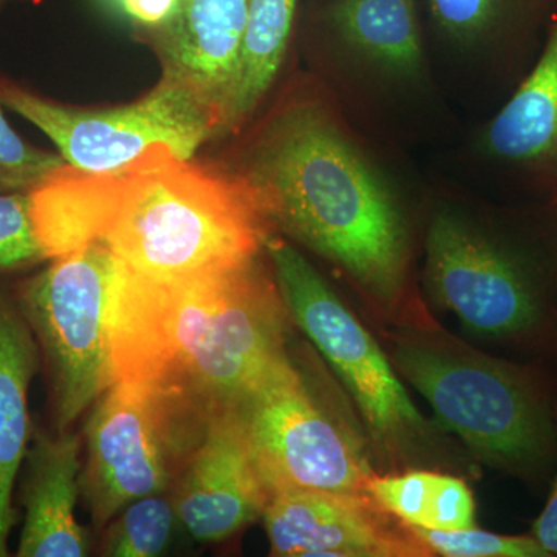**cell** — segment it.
I'll list each match as a JSON object with an SVG mask.
<instances>
[{
    "instance_id": "1",
    "label": "cell",
    "mask_w": 557,
    "mask_h": 557,
    "mask_svg": "<svg viewBox=\"0 0 557 557\" xmlns=\"http://www.w3.org/2000/svg\"><path fill=\"white\" fill-rule=\"evenodd\" d=\"M288 318L259 258L174 281L143 276L116 259L109 304L113 383L164 388L219 416L289 358Z\"/></svg>"
},
{
    "instance_id": "2",
    "label": "cell",
    "mask_w": 557,
    "mask_h": 557,
    "mask_svg": "<svg viewBox=\"0 0 557 557\" xmlns=\"http://www.w3.org/2000/svg\"><path fill=\"white\" fill-rule=\"evenodd\" d=\"M269 226L313 249L383 307L409 267L408 223L394 193L321 106L271 120L234 172Z\"/></svg>"
},
{
    "instance_id": "3",
    "label": "cell",
    "mask_w": 557,
    "mask_h": 557,
    "mask_svg": "<svg viewBox=\"0 0 557 557\" xmlns=\"http://www.w3.org/2000/svg\"><path fill=\"white\" fill-rule=\"evenodd\" d=\"M269 234L236 175L160 146L123 170L104 244L135 273L174 281L251 262Z\"/></svg>"
},
{
    "instance_id": "4",
    "label": "cell",
    "mask_w": 557,
    "mask_h": 557,
    "mask_svg": "<svg viewBox=\"0 0 557 557\" xmlns=\"http://www.w3.org/2000/svg\"><path fill=\"white\" fill-rule=\"evenodd\" d=\"M392 364L480 461L533 474L557 437L544 392L518 366L424 329L392 339Z\"/></svg>"
},
{
    "instance_id": "5",
    "label": "cell",
    "mask_w": 557,
    "mask_h": 557,
    "mask_svg": "<svg viewBox=\"0 0 557 557\" xmlns=\"http://www.w3.org/2000/svg\"><path fill=\"white\" fill-rule=\"evenodd\" d=\"M116 258L104 242L11 284L38 346L51 431H72L113 384L109 304Z\"/></svg>"
},
{
    "instance_id": "6",
    "label": "cell",
    "mask_w": 557,
    "mask_h": 557,
    "mask_svg": "<svg viewBox=\"0 0 557 557\" xmlns=\"http://www.w3.org/2000/svg\"><path fill=\"white\" fill-rule=\"evenodd\" d=\"M212 418L174 392L115 381L81 434V498L95 530L135 498L172 491Z\"/></svg>"
},
{
    "instance_id": "7",
    "label": "cell",
    "mask_w": 557,
    "mask_h": 557,
    "mask_svg": "<svg viewBox=\"0 0 557 557\" xmlns=\"http://www.w3.org/2000/svg\"><path fill=\"white\" fill-rule=\"evenodd\" d=\"M0 102L47 135L69 166L97 174L126 170L160 146L190 160L220 135L214 112L166 75L138 101L106 109L64 104L0 76Z\"/></svg>"
},
{
    "instance_id": "8",
    "label": "cell",
    "mask_w": 557,
    "mask_h": 557,
    "mask_svg": "<svg viewBox=\"0 0 557 557\" xmlns=\"http://www.w3.org/2000/svg\"><path fill=\"white\" fill-rule=\"evenodd\" d=\"M263 252L289 318L335 370L373 435L392 450L417 445L426 421L369 330L288 240L270 233Z\"/></svg>"
},
{
    "instance_id": "9",
    "label": "cell",
    "mask_w": 557,
    "mask_h": 557,
    "mask_svg": "<svg viewBox=\"0 0 557 557\" xmlns=\"http://www.w3.org/2000/svg\"><path fill=\"white\" fill-rule=\"evenodd\" d=\"M236 412L269 496L276 491H317L370 498L372 469L357 440L292 357L271 370Z\"/></svg>"
},
{
    "instance_id": "10",
    "label": "cell",
    "mask_w": 557,
    "mask_h": 557,
    "mask_svg": "<svg viewBox=\"0 0 557 557\" xmlns=\"http://www.w3.org/2000/svg\"><path fill=\"white\" fill-rule=\"evenodd\" d=\"M424 252L428 295L469 335L516 338L541 321V293L523 263L467 215L438 211Z\"/></svg>"
},
{
    "instance_id": "11",
    "label": "cell",
    "mask_w": 557,
    "mask_h": 557,
    "mask_svg": "<svg viewBox=\"0 0 557 557\" xmlns=\"http://www.w3.org/2000/svg\"><path fill=\"white\" fill-rule=\"evenodd\" d=\"M180 525L199 544H219L260 518L263 485L236 409L212 418L172 487Z\"/></svg>"
},
{
    "instance_id": "12",
    "label": "cell",
    "mask_w": 557,
    "mask_h": 557,
    "mask_svg": "<svg viewBox=\"0 0 557 557\" xmlns=\"http://www.w3.org/2000/svg\"><path fill=\"white\" fill-rule=\"evenodd\" d=\"M270 552L281 557H412L428 549L399 533L372 498L317 491H276L262 516Z\"/></svg>"
},
{
    "instance_id": "13",
    "label": "cell",
    "mask_w": 557,
    "mask_h": 557,
    "mask_svg": "<svg viewBox=\"0 0 557 557\" xmlns=\"http://www.w3.org/2000/svg\"><path fill=\"white\" fill-rule=\"evenodd\" d=\"M248 0H177L166 24L152 30L163 75L188 87L214 112L223 134L239 67Z\"/></svg>"
},
{
    "instance_id": "14",
    "label": "cell",
    "mask_w": 557,
    "mask_h": 557,
    "mask_svg": "<svg viewBox=\"0 0 557 557\" xmlns=\"http://www.w3.org/2000/svg\"><path fill=\"white\" fill-rule=\"evenodd\" d=\"M83 471V435L33 429L22 463L21 505L24 522L20 557H83L91 541L76 519Z\"/></svg>"
},
{
    "instance_id": "15",
    "label": "cell",
    "mask_w": 557,
    "mask_h": 557,
    "mask_svg": "<svg viewBox=\"0 0 557 557\" xmlns=\"http://www.w3.org/2000/svg\"><path fill=\"white\" fill-rule=\"evenodd\" d=\"M39 370L38 346L11 282L0 285V557L10 555V533L16 525L13 496L35 429L28 394Z\"/></svg>"
},
{
    "instance_id": "16",
    "label": "cell",
    "mask_w": 557,
    "mask_h": 557,
    "mask_svg": "<svg viewBox=\"0 0 557 557\" xmlns=\"http://www.w3.org/2000/svg\"><path fill=\"white\" fill-rule=\"evenodd\" d=\"M121 178L123 170L97 174L65 164L32 190L33 226L47 260L104 242Z\"/></svg>"
},
{
    "instance_id": "17",
    "label": "cell",
    "mask_w": 557,
    "mask_h": 557,
    "mask_svg": "<svg viewBox=\"0 0 557 557\" xmlns=\"http://www.w3.org/2000/svg\"><path fill=\"white\" fill-rule=\"evenodd\" d=\"M322 21L359 62L394 78H418L424 67L418 0H332Z\"/></svg>"
},
{
    "instance_id": "18",
    "label": "cell",
    "mask_w": 557,
    "mask_h": 557,
    "mask_svg": "<svg viewBox=\"0 0 557 557\" xmlns=\"http://www.w3.org/2000/svg\"><path fill=\"white\" fill-rule=\"evenodd\" d=\"M485 143L498 159L525 164L556 163L557 7L537 64L491 121Z\"/></svg>"
},
{
    "instance_id": "19",
    "label": "cell",
    "mask_w": 557,
    "mask_h": 557,
    "mask_svg": "<svg viewBox=\"0 0 557 557\" xmlns=\"http://www.w3.org/2000/svg\"><path fill=\"white\" fill-rule=\"evenodd\" d=\"M298 0H248L239 67L223 121V134L255 112L276 79L287 51Z\"/></svg>"
},
{
    "instance_id": "20",
    "label": "cell",
    "mask_w": 557,
    "mask_h": 557,
    "mask_svg": "<svg viewBox=\"0 0 557 557\" xmlns=\"http://www.w3.org/2000/svg\"><path fill=\"white\" fill-rule=\"evenodd\" d=\"M440 35L463 50L493 46L553 16L557 0H424Z\"/></svg>"
},
{
    "instance_id": "21",
    "label": "cell",
    "mask_w": 557,
    "mask_h": 557,
    "mask_svg": "<svg viewBox=\"0 0 557 557\" xmlns=\"http://www.w3.org/2000/svg\"><path fill=\"white\" fill-rule=\"evenodd\" d=\"M180 525L172 491L135 498L100 531V555L157 557L171 548Z\"/></svg>"
},
{
    "instance_id": "22",
    "label": "cell",
    "mask_w": 557,
    "mask_h": 557,
    "mask_svg": "<svg viewBox=\"0 0 557 557\" xmlns=\"http://www.w3.org/2000/svg\"><path fill=\"white\" fill-rule=\"evenodd\" d=\"M47 262L33 226L30 194L0 193V285Z\"/></svg>"
},
{
    "instance_id": "23",
    "label": "cell",
    "mask_w": 557,
    "mask_h": 557,
    "mask_svg": "<svg viewBox=\"0 0 557 557\" xmlns=\"http://www.w3.org/2000/svg\"><path fill=\"white\" fill-rule=\"evenodd\" d=\"M431 555L446 557H548L533 536H502L478 528L443 531L408 527Z\"/></svg>"
},
{
    "instance_id": "24",
    "label": "cell",
    "mask_w": 557,
    "mask_h": 557,
    "mask_svg": "<svg viewBox=\"0 0 557 557\" xmlns=\"http://www.w3.org/2000/svg\"><path fill=\"white\" fill-rule=\"evenodd\" d=\"M0 102V193L30 194L65 166L60 153L36 148L11 127Z\"/></svg>"
},
{
    "instance_id": "25",
    "label": "cell",
    "mask_w": 557,
    "mask_h": 557,
    "mask_svg": "<svg viewBox=\"0 0 557 557\" xmlns=\"http://www.w3.org/2000/svg\"><path fill=\"white\" fill-rule=\"evenodd\" d=\"M435 474L408 471L405 474L375 478L369 482V496L384 512L394 515L406 527H426L429 504Z\"/></svg>"
},
{
    "instance_id": "26",
    "label": "cell",
    "mask_w": 557,
    "mask_h": 557,
    "mask_svg": "<svg viewBox=\"0 0 557 557\" xmlns=\"http://www.w3.org/2000/svg\"><path fill=\"white\" fill-rule=\"evenodd\" d=\"M474 527V497L467 483L453 475L437 472L429 504L428 523L424 528L456 531Z\"/></svg>"
},
{
    "instance_id": "27",
    "label": "cell",
    "mask_w": 557,
    "mask_h": 557,
    "mask_svg": "<svg viewBox=\"0 0 557 557\" xmlns=\"http://www.w3.org/2000/svg\"><path fill=\"white\" fill-rule=\"evenodd\" d=\"M113 10L138 27L156 30L166 24L177 7V0H106Z\"/></svg>"
},
{
    "instance_id": "28",
    "label": "cell",
    "mask_w": 557,
    "mask_h": 557,
    "mask_svg": "<svg viewBox=\"0 0 557 557\" xmlns=\"http://www.w3.org/2000/svg\"><path fill=\"white\" fill-rule=\"evenodd\" d=\"M531 536L536 539L537 544L548 553V556H557V480L544 511L534 522Z\"/></svg>"
}]
</instances>
